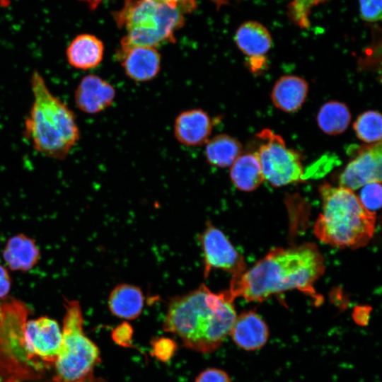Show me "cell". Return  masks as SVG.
Here are the masks:
<instances>
[{"label":"cell","mask_w":382,"mask_h":382,"mask_svg":"<svg viewBox=\"0 0 382 382\" xmlns=\"http://www.w3.org/2000/svg\"><path fill=\"white\" fill-rule=\"evenodd\" d=\"M324 260L313 243L270 250L249 270L232 277L228 290L235 299L261 302L270 296L298 289L316 297L314 284L323 274Z\"/></svg>","instance_id":"6da1fadb"},{"label":"cell","mask_w":382,"mask_h":382,"mask_svg":"<svg viewBox=\"0 0 382 382\" xmlns=\"http://www.w3.org/2000/svg\"><path fill=\"white\" fill-rule=\"evenodd\" d=\"M233 301L228 291L215 294L202 284L170 301L163 328L178 336L186 348L212 353L229 335L236 318Z\"/></svg>","instance_id":"7a4b0ae2"},{"label":"cell","mask_w":382,"mask_h":382,"mask_svg":"<svg viewBox=\"0 0 382 382\" xmlns=\"http://www.w3.org/2000/svg\"><path fill=\"white\" fill-rule=\"evenodd\" d=\"M33 101L25 120L23 134L37 152L64 160L80 139L74 112L49 89L41 74L30 76Z\"/></svg>","instance_id":"3957f363"},{"label":"cell","mask_w":382,"mask_h":382,"mask_svg":"<svg viewBox=\"0 0 382 382\" xmlns=\"http://www.w3.org/2000/svg\"><path fill=\"white\" fill-rule=\"evenodd\" d=\"M322 212L313 231L323 243L340 248L365 246L372 238L376 215L366 209L353 190L323 183L319 187Z\"/></svg>","instance_id":"277c9868"},{"label":"cell","mask_w":382,"mask_h":382,"mask_svg":"<svg viewBox=\"0 0 382 382\" xmlns=\"http://www.w3.org/2000/svg\"><path fill=\"white\" fill-rule=\"evenodd\" d=\"M29 313L16 299L0 303V382H53L54 367L27 349L24 328Z\"/></svg>","instance_id":"5b68a950"},{"label":"cell","mask_w":382,"mask_h":382,"mask_svg":"<svg viewBox=\"0 0 382 382\" xmlns=\"http://www.w3.org/2000/svg\"><path fill=\"white\" fill-rule=\"evenodd\" d=\"M61 346L54 363L53 382H106L94 376L100 363L98 346L86 336L80 303L65 300Z\"/></svg>","instance_id":"8992f818"},{"label":"cell","mask_w":382,"mask_h":382,"mask_svg":"<svg viewBox=\"0 0 382 382\" xmlns=\"http://www.w3.org/2000/svg\"><path fill=\"white\" fill-rule=\"evenodd\" d=\"M183 14L178 8L155 0H126L114 14L117 26L127 30L120 47H156L173 42L175 32L184 23Z\"/></svg>","instance_id":"52a82bcc"},{"label":"cell","mask_w":382,"mask_h":382,"mask_svg":"<svg viewBox=\"0 0 382 382\" xmlns=\"http://www.w3.org/2000/svg\"><path fill=\"white\" fill-rule=\"evenodd\" d=\"M257 137L263 141L256 153L265 180L274 187L303 180L300 155L287 148L281 136L265 129Z\"/></svg>","instance_id":"ba28073f"},{"label":"cell","mask_w":382,"mask_h":382,"mask_svg":"<svg viewBox=\"0 0 382 382\" xmlns=\"http://www.w3.org/2000/svg\"><path fill=\"white\" fill-rule=\"evenodd\" d=\"M204 255V275L212 269H221L236 276L245 270L243 257L237 252L225 234L211 222L199 236Z\"/></svg>","instance_id":"9c48e42d"},{"label":"cell","mask_w":382,"mask_h":382,"mask_svg":"<svg viewBox=\"0 0 382 382\" xmlns=\"http://www.w3.org/2000/svg\"><path fill=\"white\" fill-rule=\"evenodd\" d=\"M24 337L31 356L54 367L62 340L58 323L47 316L27 320Z\"/></svg>","instance_id":"30bf717a"},{"label":"cell","mask_w":382,"mask_h":382,"mask_svg":"<svg viewBox=\"0 0 382 382\" xmlns=\"http://www.w3.org/2000/svg\"><path fill=\"white\" fill-rule=\"evenodd\" d=\"M381 141L362 146L339 178V186L357 190L372 182H381Z\"/></svg>","instance_id":"8fae6325"},{"label":"cell","mask_w":382,"mask_h":382,"mask_svg":"<svg viewBox=\"0 0 382 382\" xmlns=\"http://www.w3.org/2000/svg\"><path fill=\"white\" fill-rule=\"evenodd\" d=\"M116 57L125 74L135 82L151 81L161 70V54L154 47H120Z\"/></svg>","instance_id":"7c38bea8"},{"label":"cell","mask_w":382,"mask_h":382,"mask_svg":"<svg viewBox=\"0 0 382 382\" xmlns=\"http://www.w3.org/2000/svg\"><path fill=\"white\" fill-rule=\"evenodd\" d=\"M111 83L96 74L83 76L74 91V103L87 114L99 113L110 107L115 98Z\"/></svg>","instance_id":"4fadbf2b"},{"label":"cell","mask_w":382,"mask_h":382,"mask_svg":"<svg viewBox=\"0 0 382 382\" xmlns=\"http://www.w3.org/2000/svg\"><path fill=\"white\" fill-rule=\"evenodd\" d=\"M212 127V120L206 111L190 109L180 112L175 118L174 135L183 145L201 146L208 141Z\"/></svg>","instance_id":"5bb4252c"},{"label":"cell","mask_w":382,"mask_h":382,"mask_svg":"<svg viewBox=\"0 0 382 382\" xmlns=\"http://www.w3.org/2000/svg\"><path fill=\"white\" fill-rule=\"evenodd\" d=\"M229 335L239 347L253 351L266 344L269 337V329L257 313L249 311L236 316Z\"/></svg>","instance_id":"9a60e30c"},{"label":"cell","mask_w":382,"mask_h":382,"mask_svg":"<svg viewBox=\"0 0 382 382\" xmlns=\"http://www.w3.org/2000/svg\"><path fill=\"white\" fill-rule=\"evenodd\" d=\"M104 55V45L96 35L83 33L76 35L66 49L69 64L76 69H94L101 63Z\"/></svg>","instance_id":"2e32d148"},{"label":"cell","mask_w":382,"mask_h":382,"mask_svg":"<svg viewBox=\"0 0 382 382\" xmlns=\"http://www.w3.org/2000/svg\"><path fill=\"white\" fill-rule=\"evenodd\" d=\"M308 91L307 81L298 76L286 75L275 83L272 92L273 105L286 112L299 110L304 103Z\"/></svg>","instance_id":"e0dca14e"},{"label":"cell","mask_w":382,"mask_h":382,"mask_svg":"<svg viewBox=\"0 0 382 382\" xmlns=\"http://www.w3.org/2000/svg\"><path fill=\"white\" fill-rule=\"evenodd\" d=\"M239 50L250 58H261L270 50L272 37L265 26L257 21L241 24L235 35Z\"/></svg>","instance_id":"ac0fdd59"},{"label":"cell","mask_w":382,"mask_h":382,"mask_svg":"<svg viewBox=\"0 0 382 382\" xmlns=\"http://www.w3.org/2000/svg\"><path fill=\"white\" fill-rule=\"evenodd\" d=\"M144 302V295L139 287L121 284L112 290L108 306L114 316L125 320H133L141 313Z\"/></svg>","instance_id":"d6986e66"},{"label":"cell","mask_w":382,"mask_h":382,"mask_svg":"<svg viewBox=\"0 0 382 382\" xmlns=\"http://www.w3.org/2000/svg\"><path fill=\"white\" fill-rule=\"evenodd\" d=\"M3 256L11 270L25 272L38 262L40 251L33 240L24 235H16L8 241Z\"/></svg>","instance_id":"ffe728a7"},{"label":"cell","mask_w":382,"mask_h":382,"mask_svg":"<svg viewBox=\"0 0 382 382\" xmlns=\"http://www.w3.org/2000/svg\"><path fill=\"white\" fill-rule=\"evenodd\" d=\"M230 178L240 190L250 192L265 180L257 153L241 154L231 166Z\"/></svg>","instance_id":"44dd1931"},{"label":"cell","mask_w":382,"mask_h":382,"mask_svg":"<svg viewBox=\"0 0 382 382\" xmlns=\"http://www.w3.org/2000/svg\"><path fill=\"white\" fill-rule=\"evenodd\" d=\"M241 143L226 134L215 135L206 142L205 158L211 166L219 168L231 167L242 154Z\"/></svg>","instance_id":"7402d4cb"},{"label":"cell","mask_w":382,"mask_h":382,"mask_svg":"<svg viewBox=\"0 0 382 382\" xmlns=\"http://www.w3.org/2000/svg\"><path fill=\"white\" fill-rule=\"evenodd\" d=\"M319 128L329 135L343 133L351 121V113L348 107L343 103L330 100L324 103L317 115Z\"/></svg>","instance_id":"603a6c76"},{"label":"cell","mask_w":382,"mask_h":382,"mask_svg":"<svg viewBox=\"0 0 382 382\" xmlns=\"http://www.w3.org/2000/svg\"><path fill=\"white\" fill-rule=\"evenodd\" d=\"M353 127L357 137L366 144H372L381 140L382 120L378 111L364 112L356 119Z\"/></svg>","instance_id":"cb8c5ba5"},{"label":"cell","mask_w":382,"mask_h":382,"mask_svg":"<svg viewBox=\"0 0 382 382\" xmlns=\"http://www.w3.org/2000/svg\"><path fill=\"white\" fill-rule=\"evenodd\" d=\"M381 183L372 182L364 185L358 197L364 207L372 213H375L381 205Z\"/></svg>","instance_id":"d4e9b609"},{"label":"cell","mask_w":382,"mask_h":382,"mask_svg":"<svg viewBox=\"0 0 382 382\" xmlns=\"http://www.w3.org/2000/svg\"><path fill=\"white\" fill-rule=\"evenodd\" d=\"M151 354L162 362L169 361L177 349V343L166 337H155L151 340Z\"/></svg>","instance_id":"484cf974"},{"label":"cell","mask_w":382,"mask_h":382,"mask_svg":"<svg viewBox=\"0 0 382 382\" xmlns=\"http://www.w3.org/2000/svg\"><path fill=\"white\" fill-rule=\"evenodd\" d=\"M325 0H293L290 6L291 18L299 25H308V15L311 8Z\"/></svg>","instance_id":"4316f807"},{"label":"cell","mask_w":382,"mask_h":382,"mask_svg":"<svg viewBox=\"0 0 382 382\" xmlns=\"http://www.w3.org/2000/svg\"><path fill=\"white\" fill-rule=\"evenodd\" d=\"M361 18L367 22L381 19L382 0H359Z\"/></svg>","instance_id":"83f0119b"},{"label":"cell","mask_w":382,"mask_h":382,"mask_svg":"<svg viewBox=\"0 0 382 382\" xmlns=\"http://www.w3.org/2000/svg\"><path fill=\"white\" fill-rule=\"evenodd\" d=\"M133 334L132 326L124 321L112 330L111 337L116 345L125 348H132L134 347L132 344Z\"/></svg>","instance_id":"f1b7e54d"},{"label":"cell","mask_w":382,"mask_h":382,"mask_svg":"<svg viewBox=\"0 0 382 382\" xmlns=\"http://www.w3.org/2000/svg\"><path fill=\"white\" fill-rule=\"evenodd\" d=\"M195 382H231L228 375L223 370L209 368L202 371Z\"/></svg>","instance_id":"f546056e"},{"label":"cell","mask_w":382,"mask_h":382,"mask_svg":"<svg viewBox=\"0 0 382 382\" xmlns=\"http://www.w3.org/2000/svg\"><path fill=\"white\" fill-rule=\"evenodd\" d=\"M11 277L6 269L0 265V299L6 297L11 289Z\"/></svg>","instance_id":"4dcf8cb0"},{"label":"cell","mask_w":382,"mask_h":382,"mask_svg":"<svg viewBox=\"0 0 382 382\" xmlns=\"http://www.w3.org/2000/svg\"><path fill=\"white\" fill-rule=\"evenodd\" d=\"M86 3L91 11L97 8L99 4L104 0H79Z\"/></svg>","instance_id":"1f68e13d"}]
</instances>
